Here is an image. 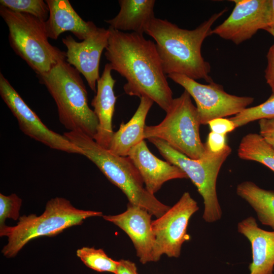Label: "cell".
<instances>
[{
  "label": "cell",
  "instance_id": "cell-1",
  "mask_svg": "<svg viewBox=\"0 0 274 274\" xmlns=\"http://www.w3.org/2000/svg\"><path fill=\"white\" fill-rule=\"evenodd\" d=\"M108 29L105 55L112 70L126 79L125 92L147 97L166 112L174 98L155 43L143 34Z\"/></svg>",
  "mask_w": 274,
  "mask_h": 274
},
{
  "label": "cell",
  "instance_id": "cell-2",
  "mask_svg": "<svg viewBox=\"0 0 274 274\" xmlns=\"http://www.w3.org/2000/svg\"><path fill=\"white\" fill-rule=\"evenodd\" d=\"M225 8L213 14L196 28H180L166 20L154 17L145 33L155 41L156 49L165 74H179L194 80L213 81L211 65L202 56L204 40L211 35L213 24L226 11Z\"/></svg>",
  "mask_w": 274,
  "mask_h": 274
},
{
  "label": "cell",
  "instance_id": "cell-3",
  "mask_svg": "<svg viewBox=\"0 0 274 274\" xmlns=\"http://www.w3.org/2000/svg\"><path fill=\"white\" fill-rule=\"evenodd\" d=\"M63 135L79 147L83 155L124 193L128 202L147 210L156 218L170 208L147 190L139 172L128 156L114 154L83 133L68 131Z\"/></svg>",
  "mask_w": 274,
  "mask_h": 274
},
{
  "label": "cell",
  "instance_id": "cell-4",
  "mask_svg": "<svg viewBox=\"0 0 274 274\" xmlns=\"http://www.w3.org/2000/svg\"><path fill=\"white\" fill-rule=\"evenodd\" d=\"M38 77L55 101L59 120L64 127L94 139L98 121L88 106L87 89L80 73L64 60Z\"/></svg>",
  "mask_w": 274,
  "mask_h": 274
},
{
  "label": "cell",
  "instance_id": "cell-5",
  "mask_svg": "<svg viewBox=\"0 0 274 274\" xmlns=\"http://www.w3.org/2000/svg\"><path fill=\"white\" fill-rule=\"evenodd\" d=\"M102 216L100 212L78 209L64 198H52L40 216L23 215L15 226H0V236L8 237L2 253L7 258L14 257L33 239L56 235L66 228L82 224L88 218Z\"/></svg>",
  "mask_w": 274,
  "mask_h": 274
},
{
  "label": "cell",
  "instance_id": "cell-6",
  "mask_svg": "<svg viewBox=\"0 0 274 274\" xmlns=\"http://www.w3.org/2000/svg\"><path fill=\"white\" fill-rule=\"evenodd\" d=\"M0 15L9 28L11 47L37 76L47 73L59 61L66 59V52L49 43L45 21L2 6Z\"/></svg>",
  "mask_w": 274,
  "mask_h": 274
},
{
  "label": "cell",
  "instance_id": "cell-7",
  "mask_svg": "<svg viewBox=\"0 0 274 274\" xmlns=\"http://www.w3.org/2000/svg\"><path fill=\"white\" fill-rule=\"evenodd\" d=\"M148 140L167 162L181 169L196 187L203 200L204 220L213 223L220 220L222 213L217 194L216 182L222 165L231 154L230 147L227 145L221 151L215 152L205 145V154L198 159H193L177 151L164 141L154 138Z\"/></svg>",
  "mask_w": 274,
  "mask_h": 274
},
{
  "label": "cell",
  "instance_id": "cell-8",
  "mask_svg": "<svg viewBox=\"0 0 274 274\" xmlns=\"http://www.w3.org/2000/svg\"><path fill=\"white\" fill-rule=\"evenodd\" d=\"M163 120L158 124L146 125L144 139L157 138L193 159L201 158L206 151L199 134L201 125L196 107L184 90L174 98Z\"/></svg>",
  "mask_w": 274,
  "mask_h": 274
},
{
  "label": "cell",
  "instance_id": "cell-9",
  "mask_svg": "<svg viewBox=\"0 0 274 274\" xmlns=\"http://www.w3.org/2000/svg\"><path fill=\"white\" fill-rule=\"evenodd\" d=\"M182 86L195 101L201 124H208L216 118L234 116L254 101L250 96H240L227 93L223 87L213 81L208 84L179 74L167 75Z\"/></svg>",
  "mask_w": 274,
  "mask_h": 274
},
{
  "label": "cell",
  "instance_id": "cell-10",
  "mask_svg": "<svg viewBox=\"0 0 274 274\" xmlns=\"http://www.w3.org/2000/svg\"><path fill=\"white\" fill-rule=\"evenodd\" d=\"M199 210L197 202L188 192L161 216L152 221L155 237L153 261L165 254L169 257L180 256L183 243L190 239L187 227L191 216Z\"/></svg>",
  "mask_w": 274,
  "mask_h": 274
},
{
  "label": "cell",
  "instance_id": "cell-11",
  "mask_svg": "<svg viewBox=\"0 0 274 274\" xmlns=\"http://www.w3.org/2000/svg\"><path fill=\"white\" fill-rule=\"evenodd\" d=\"M0 95L25 134L51 149L83 155L82 150L64 135L50 129L42 122L2 73H0Z\"/></svg>",
  "mask_w": 274,
  "mask_h": 274
},
{
  "label": "cell",
  "instance_id": "cell-12",
  "mask_svg": "<svg viewBox=\"0 0 274 274\" xmlns=\"http://www.w3.org/2000/svg\"><path fill=\"white\" fill-rule=\"evenodd\" d=\"M234 7L221 24L212 29V35L236 45L251 39L260 29L271 25L270 0H233Z\"/></svg>",
  "mask_w": 274,
  "mask_h": 274
},
{
  "label": "cell",
  "instance_id": "cell-13",
  "mask_svg": "<svg viewBox=\"0 0 274 274\" xmlns=\"http://www.w3.org/2000/svg\"><path fill=\"white\" fill-rule=\"evenodd\" d=\"M109 35V29L97 27L82 42L76 41L70 35L62 39L67 49L66 61L84 76L94 92L96 91L97 81L100 78V57L108 45Z\"/></svg>",
  "mask_w": 274,
  "mask_h": 274
},
{
  "label": "cell",
  "instance_id": "cell-14",
  "mask_svg": "<svg viewBox=\"0 0 274 274\" xmlns=\"http://www.w3.org/2000/svg\"><path fill=\"white\" fill-rule=\"evenodd\" d=\"M152 216L147 210L129 202L123 213L102 216L105 220L114 224L127 234L140 261L144 264L153 261L155 241L152 228Z\"/></svg>",
  "mask_w": 274,
  "mask_h": 274
},
{
  "label": "cell",
  "instance_id": "cell-15",
  "mask_svg": "<svg viewBox=\"0 0 274 274\" xmlns=\"http://www.w3.org/2000/svg\"><path fill=\"white\" fill-rule=\"evenodd\" d=\"M127 156L139 172L146 189L152 194L157 192L168 181L188 178L179 167L153 155L145 140L131 148Z\"/></svg>",
  "mask_w": 274,
  "mask_h": 274
},
{
  "label": "cell",
  "instance_id": "cell-16",
  "mask_svg": "<svg viewBox=\"0 0 274 274\" xmlns=\"http://www.w3.org/2000/svg\"><path fill=\"white\" fill-rule=\"evenodd\" d=\"M112 70L110 64L107 63L97 81L96 93L91 103L98 121L97 132L93 139L107 149L109 148L114 132L112 119L117 99L114 92L116 81L112 76Z\"/></svg>",
  "mask_w": 274,
  "mask_h": 274
},
{
  "label": "cell",
  "instance_id": "cell-17",
  "mask_svg": "<svg viewBox=\"0 0 274 274\" xmlns=\"http://www.w3.org/2000/svg\"><path fill=\"white\" fill-rule=\"evenodd\" d=\"M237 231L250 242L252 262L249 274H273L274 266V230L268 231L258 227L251 216L237 224Z\"/></svg>",
  "mask_w": 274,
  "mask_h": 274
},
{
  "label": "cell",
  "instance_id": "cell-18",
  "mask_svg": "<svg viewBox=\"0 0 274 274\" xmlns=\"http://www.w3.org/2000/svg\"><path fill=\"white\" fill-rule=\"evenodd\" d=\"M49 15L45 22L47 36L56 40L61 33L70 31L83 41L97 27L92 21H84L73 9L68 0H47Z\"/></svg>",
  "mask_w": 274,
  "mask_h": 274
},
{
  "label": "cell",
  "instance_id": "cell-19",
  "mask_svg": "<svg viewBox=\"0 0 274 274\" xmlns=\"http://www.w3.org/2000/svg\"><path fill=\"white\" fill-rule=\"evenodd\" d=\"M131 118L126 123L122 122L114 132L108 150L118 156L126 157L133 147L145 140L144 133L147 115L154 101L143 96Z\"/></svg>",
  "mask_w": 274,
  "mask_h": 274
},
{
  "label": "cell",
  "instance_id": "cell-20",
  "mask_svg": "<svg viewBox=\"0 0 274 274\" xmlns=\"http://www.w3.org/2000/svg\"><path fill=\"white\" fill-rule=\"evenodd\" d=\"M120 11L113 18L105 20L110 27L124 32L145 33L150 22L155 17L154 0H119Z\"/></svg>",
  "mask_w": 274,
  "mask_h": 274
},
{
  "label": "cell",
  "instance_id": "cell-21",
  "mask_svg": "<svg viewBox=\"0 0 274 274\" xmlns=\"http://www.w3.org/2000/svg\"><path fill=\"white\" fill-rule=\"evenodd\" d=\"M236 192L253 209L260 222L274 230V191L262 189L247 181L238 184Z\"/></svg>",
  "mask_w": 274,
  "mask_h": 274
},
{
  "label": "cell",
  "instance_id": "cell-22",
  "mask_svg": "<svg viewBox=\"0 0 274 274\" xmlns=\"http://www.w3.org/2000/svg\"><path fill=\"white\" fill-rule=\"evenodd\" d=\"M237 155L242 159L259 162L274 172V149L259 134L249 133L243 136Z\"/></svg>",
  "mask_w": 274,
  "mask_h": 274
},
{
  "label": "cell",
  "instance_id": "cell-23",
  "mask_svg": "<svg viewBox=\"0 0 274 274\" xmlns=\"http://www.w3.org/2000/svg\"><path fill=\"white\" fill-rule=\"evenodd\" d=\"M76 255L86 266L94 270L116 274L118 261L110 258L101 249L84 247L77 250Z\"/></svg>",
  "mask_w": 274,
  "mask_h": 274
},
{
  "label": "cell",
  "instance_id": "cell-24",
  "mask_svg": "<svg viewBox=\"0 0 274 274\" xmlns=\"http://www.w3.org/2000/svg\"><path fill=\"white\" fill-rule=\"evenodd\" d=\"M274 118V95L271 94L264 102L256 106L247 108L229 119L236 128L262 119Z\"/></svg>",
  "mask_w": 274,
  "mask_h": 274
},
{
  "label": "cell",
  "instance_id": "cell-25",
  "mask_svg": "<svg viewBox=\"0 0 274 274\" xmlns=\"http://www.w3.org/2000/svg\"><path fill=\"white\" fill-rule=\"evenodd\" d=\"M0 4L11 11L29 14L43 21L49 17L48 6L43 0H1Z\"/></svg>",
  "mask_w": 274,
  "mask_h": 274
},
{
  "label": "cell",
  "instance_id": "cell-26",
  "mask_svg": "<svg viewBox=\"0 0 274 274\" xmlns=\"http://www.w3.org/2000/svg\"><path fill=\"white\" fill-rule=\"evenodd\" d=\"M22 200L16 194L6 196L0 194V226L5 224L7 219H19Z\"/></svg>",
  "mask_w": 274,
  "mask_h": 274
},
{
  "label": "cell",
  "instance_id": "cell-27",
  "mask_svg": "<svg viewBox=\"0 0 274 274\" xmlns=\"http://www.w3.org/2000/svg\"><path fill=\"white\" fill-rule=\"evenodd\" d=\"M208 125L211 131L222 134H226L236 128L234 123L229 118H216L210 121Z\"/></svg>",
  "mask_w": 274,
  "mask_h": 274
},
{
  "label": "cell",
  "instance_id": "cell-28",
  "mask_svg": "<svg viewBox=\"0 0 274 274\" xmlns=\"http://www.w3.org/2000/svg\"><path fill=\"white\" fill-rule=\"evenodd\" d=\"M260 135L274 149V118L259 120Z\"/></svg>",
  "mask_w": 274,
  "mask_h": 274
},
{
  "label": "cell",
  "instance_id": "cell-29",
  "mask_svg": "<svg viewBox=\"0 0 274 274\" xmlns=\"http://www.w3.org/2000/svg\"><path fill=\"white\" fill-rule=\"evenodd\" d=\"M206 146L212 152H219L223 150L227 145L226 134H219L210 131L208 134Z\"/></svg>",
  "mask_w": 274,
  "mask_h": 274
},
{
  "label": "cell",
  "instance_id": "cell-30",
  "mask_svg": "<svg viewBox=\"0 0 274 274\" xmlns=\"http://www.w3.org/2000/svg\"><path fill=\"white\" fill-rule=\"evenodd\" d=\"M267 66L265 70L266 83L271 88L274 95V44L269 48L267 55Z\"/></svg>",
  "mask_w": 274,
  "mask_h": 274
},
{
  "label": "cell",
  "instance_id": "cell-31",
  "mask_svg": "<svg viewBox=\"0 0 274 274\" xmlns=\"http://www.w3.org/2000/svg\"><path fill=\"white\" fill-rule=\"evenodd\" d=\"M116 274H138L134 263L129 260L120 259L118 261Z\"/></svg>",
  "mask_w": 274,
  "mask_h": 274
},
{
  "label": "cell",
  "instance_id": "cell-32",
  "mask_svg": "<svg viewBox=\"0 0 274 274\" xmlns=\"http://www.w3.org/2000/svg\"><path fill=\"white\" fill-rule=\"evenodd\" d=\"M271 8V25L270 27L274 28V0H270Z\"/></svg>",
  "mask_w": 274,
  "mask_h": 274
},
{
  "label": "cell",
  "instance_id": "cell-33",
  "mask_svg": "<svg viewBox=\"0 0 274 274\" xmlns=\"http://www.w3.org/2000/svg\"><path fill=\"white\" fill-rule=\"evenodd\" d=\"M266 31L269 33L271 36L274 37V28L272 27H268L265 29Z\"/></svg>",
  "mask_w": 274,
  "mask_h": 274
},
{
  "label": "cell",
  "instance_id": "cell-34",
  "mask_svg": "<svg viewBox=\"0 0 274 274\" xmlns=\"http://www.w3.org/2000/svg\"></svg>",
  "mask_w": 274,
  "mask_h": 274
}]
</instances>
